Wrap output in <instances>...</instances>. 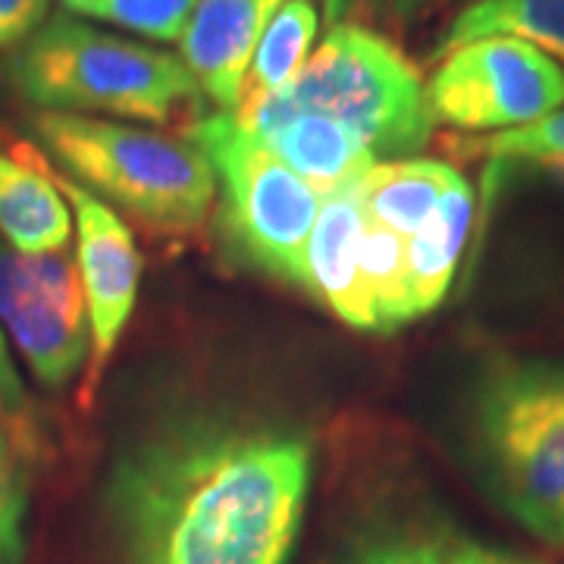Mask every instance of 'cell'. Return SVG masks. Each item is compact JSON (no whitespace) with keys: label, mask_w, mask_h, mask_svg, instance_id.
I'll return each instance as SVG.
<instances>
[{"label":"cell","mask_w":564,"mask_h":564,"mask_svg":"<svg viewBox=\"0 0 564 564\" xmlns=\"http://www.w3.org/2000/svg\"><path fill=\"white\" fill-rule=\"evenodd\" d=\"M314 448L302 430L232 411L170 417L122 448L104 480L120 564H289Z\"/></svg>","instance_id":"6da1fadb"},{"label":"cell","mask_w":564,"mask_h":564,"mask_svg":"<svg viewBox=\"0 0 564 564\" xmlns=\"http://www.w3.org/2000/svg\"><path fill=\"white\" fill-rule=\"evenodd\" d=\"M22 101L47 113L170 122L202 104V88L176 54L104 32L69 13L47 17L3 63Z\"/></svg>","instance_id":"7a4b0ae2"},{"label":"cell","mask_w":564,"mask_h":564,"mask_svg":"<svg viewBox=\"0 0 564 564\" xmlns=\"http://www.w3.org/2000/svg\"><path fill=\"white\" fill-rule=\"evenodd\" d=\"M467 452L489 499L564 552V361L489 367L467 404Z\"/></svg>","instance_id":"3957f363"},{"label":"cell","mask_w":564,"mask_h":564,"mask_svg":"<svg viewBox=\"0 0 564 564\" xmlns=\"http://www.w3.org/2000/svg\"><path fill=\"white\" fill-rule=\"evenodd\" d=\"M302 113L348 126L377 161H411L436 126L417 66L392 41L361 25H333L295 79L236 117L263 135Z\"/></svg>","instance_id":"277c9868"},{"label":"cell","mask_w":564,"mask_h":564,"mask_svg":"<svg viewBox=\"0 0 564 564\" xmlns=\"http://www.w3.org/2000/svg\"><path fill=\"white\" fill-rule=\"evenodd\" d=\"M29 129L69 180L151 229L192 232L217 198L214 170L188 139L47 110H39Z\"/></svg>","instance_id":"5b68a950"},{"label":"cell","mask_w":564,"mask_h":564,"mask_svg":"<svg viewBox=\"0 0 564 564\" xmlns=\"http://www.w3.org/2000/svg\"><path fill=\"white\" fill-rule=\"evenodd\" d=\"M185 139L214 170L217 223L229 251L245 267L304 289V251L323 207L321 192L292 173L232 110L192 122Z\"/></svg>","instance_id":"8992f818"},{"label":"cell","mask_w":564,"mask_h":564,"mask_svg":"<svg viewBox=\"0 0 564 564\" xmlns=\"http://www.w3.org/2000/svg\"><path fill=\"white\" fill-rule=\"evenodd\" d=\"M433 120L462 132H508L564 107V66L518 39H480L445 54L426 82Z\"/></svg>","instance_id":"52a82bcc"},{"label":"cell","mask_w":564,"mask_h":564,"mask_svg":"<svg viewBox=\"0 0 564 564\" xmlns=\"http://www.w3.org/2000/svg\"><path fill=\"white\" fill-rule=\"evenodd\" d=\"M0 326L44 389L73 383L91 351L76 261L0 242Z\"/></svg>","instance_id":"ba28073f"},{"label":"cell","mask_w":564,"mask_h":564,"mask_svg":"<svg viewBox=\"0 0 564 564\" xmlns=\"http://www.w3.org/2000/svg\"><path fill=\"white\" fill-rule=\"evenodd\" d=\"M51 180L61 188V195L73 210V232H76V270H79L85 311H88V373H85V392L88 402L101 383V373L110 355L117 351L122 329L132 317L135 292H139L141 258L132 242L129 226L122 223L117 210L82 188L66 173H54Z\"/></svg>","instance_id":"9c48e42d"},{"label":"cell","mask_w":564,"mask_h":564,"mask_svg":"<svg viewBox=\"0 0 564 564\" xmlns=\"http://www.w3.org/2000/svg\"><path fill=\"white\" fill-rule=\"evenodd\" d=\"M285 0H198L180 39V61L204 98L236 110L245 73Z\"/></svg>","instance_id":"30bf717a"},{"label":"cell","mask_w":564,"mask_h":564,"mask_svg":"<svg viewBox=\"0 0 564 564\" xmlns=\"http://www.w3.org/2000/svg\"><path fill=\"white\" fill-rule=\"evenodd\" d=\"M358 185V182H355ZM355 185L323 198L304 251V292L329 307L345 326L377 333L370 295L361 276V204Z\"/></svg>","instance_id":"8fae6325"},{"label":"cell","mask_w":564,"mask_h":564,"mask_svg":"<svg viewBox=\"0 0 564 564\" xmlns=\"http://www.w3.org/2000/svg\"><path fill=\"white\" fill-rule=\"evenodd\" d=\"M73 210L32 148L20 158L0 151V242L20 254H63Z\"/></svg>","instance_id":"7c38bea8"},{"label":"cell","mask_w":564,"mask_h":564,"mask_svg":"<svg viewBox=\"0 0 564 564\" xmlns=\"http://www.w3.org/2000/svg\"><path fill=\"white\" fill-rule=\"evenodd\" d=\"M477 545L436 511L392 508L367 518L336 564H470Z\"/></svg>","instance_id":"4fadbf2b"},{"label":"cell","mask_w":564,"mask_h":564,"mask_svg":"<svg viewBox=\"0 0 564 564\" xmlns=\"http://www.w3.org/2000/svg\"><path fill=\"white\" fill-rule=\"evenodd\" d=\"M258 139L323 198L361 182L380 163L358 132L311 113L280 122Z\"/></svg>","instance_id":"5bb4252c"},{"label":"cell","mask_w":564,"mask_h":564,"mask_svg":"<svg viewBox=\"0 0 564 564\" xmlns=\"http://www.w3.org/2000/svg\"><path fill=\"white\" fill-rule=\"evenodd\" d=\"M470 220H474V192L462 173H455L436 214L417 236L408 239L404 292H408L411 321H421L423 314L443 304L445 292L455 280L458 261H462Z\"/></svg>","instance_id":"9a60e30c"},{"label":"cell","mask_w":564,"mask_h":564,"mask_svg":"<svg viewBox=\"0 0 564 564\" xmlns=\"http://www.w3.org/2000/svg\"><path fill=\"white\" fill-rule=\"evenodd\" d=\"M455 173V166L426 158L380 161L355 185L364 220L377 223L404 239L417 236L436 214Z\"/></svg>","instance_id":"2e32d148"},{"label":"cell","mask_w":564,"mask_h":564,"mask_svg":"<svg viewBox=\"0 0 564 564\" xmlns=\"http://www.w3.org/2000/svg\"><path fill=\"white\" fill-rule=\"evenodd\" d=\"M480 39H518L564 66V0H470L433 51V61Z\"/></svg>","instance_id":"e0dca14e"},{"label":"cell","mask_w":564,"mask_h":564,"mask_svg":"<svg viewBox=\"0 0 564 564\" xmlns=\"http://www.w3.org/2000/svg\"><path fill=\"white\" fill-rule=\"evenodd\" d=\"M317 32H321L317 0H285L280 13L267 25L258 47H254V57L248 63V73H245L239 107L232 113L267 101L270 95L282 91L289 82L295 79L311 57Z\"/></svg>","instance_id":"ac0fdd59"},{"label":"cell","mask_w":564,"mask_h":564,"mask_svg":"<svg viewBox=\"0 0 564 564\" xmlns=\"http://www.w3.org/2000/svg\"><path fill=\"white\" fill-rule=\"evenodd\" d=\"M63 13L151 41H180L198 0H61Z\"/></svg>","instance_id":"d6986e66"},{"label":"cell","mask_w":564,"mask_h":564,"mask_svg":"<svg viewBox=\"0 0 564 564\" xmlns=\"http://www.w3.org/2000/svg\"><path fill=\"white\" fill-rule=\"evenodd\" d=\"M29 462L0 426V564L25 562Z\"/></svg>","instance_id":"ffe728a7"},{"label":"cell","mask_w":564,"mask_h":564,"mask_svg":"<svg viewBox=\"0 0 564 564\" xmlns=\"http://www.w3.org/2000/svg\"><path fill=\"white\" fill-rule=\"evenodd\" d=\"M462 151H477L492 161H564V107L524 129H508L477 141H462Z\"/></svg>","instance_id":"44dd1931"},{"label":"cell","mask_w":564,"mask_h":564,"mask_svg":"<svg viewBox=\"0 0 564 564\" xmlns=\"http://www.w3.org/2000/svg\"><path fill=\"white\" fill-rule=\"evenodd\" d=\"M0 426L7 430V436L20 448V455L29 462V467L39 462L41 445H44L39 414H35V404L29 399L20 373L13 367L3 333H0Z\"/></svg>","instance_id":"7402d4cb"},{"label":"cell","mask_w":564,"mask_h":564,"mask_svg":"<svg viewBox=\"0 0 564 564\" xmlns=\"http://www.w3.org/2000/svg\"><path fill=\"white\" fill-rule=\"evenodd\" d=\"M54 0H0V51H17L47 22Z\"/></svg>","instance_id":"603a6c76"},{"label":"cell","mask_w":564,"mask_h":564,"mask_svg":"<svg viewBox=\"0 0 564 564\" xmlns=\"http://www.w3.org/2000/svg\"><path fill=\"white\" fill-rule=\"evenodd\" d=\"M470 564H511V555H505V552H496V549H489V545H477V552H474V558Z\"/></svg>","instance_id":"cb8c5ba5"},{"label":"cell","mask_w":564,"mask_h":564,"mask_svg":"<svg viewBox=\"0 0 564 564\" xmlns=\"http://www.w3.org/2000/svg\"><path fill=\"white\" fill-rule=\"evenodd\" d=\"M386 3H392V7H402V10H414L417 3H423V0H386Z\"/></svg>","instance_id":"d4e9b609"},{"label":"cell","mask_w":564,"mask_h":564,"mask_svg":"<svg viewBox=\"0 0 564 564\" xmlns=\"http://www.w3.org/2000/svg\"><path fill=\"white\" fill-rule=\"evenodd\" d=\"M545 166H549V170H552V173H555V176L564 182V161H552V163H545Z\"/></svg>","instance_id":"484cf974"},{"label":"cell","mask_w":564,"mask_h":564,"mask_svg":"<svg viewBox=\"0 0 564 564\" xmlns=\"http://www.w3.org/2000/svg\"><path fill=\"white\" fill-rule=\"evenodd\" d=\"M511 564H533V562H524V558H514V555H511Z\"/></svg>","instance_id":"4316f807"}]
</instances>
